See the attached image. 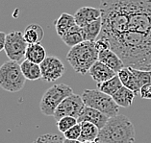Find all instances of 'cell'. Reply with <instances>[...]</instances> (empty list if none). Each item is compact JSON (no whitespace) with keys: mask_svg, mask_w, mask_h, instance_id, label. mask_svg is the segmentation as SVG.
I'll list each match as a JSON object with an SVG mask.
<instances>
[{"mask_svg":"<svg viewBox=\"0 0 151 143\" xmlns=\"http://www.w3.org/2000/svg\"><path fill=\"white\" fill-rule=\"evenodd\" d=\"M102 30L125 66L150 70L151 0H100Z\"/></svg>","mask_w":151,"mask_h":143,"instance_id":"6da1fadb","label":"cell"},{"mask_svg":"<svg viewBox=\"0 0 151 143\" xmlns=\"http://www.w3.org/2000/svg\"><path fill=\"white\" fill-rule=\"evenodd\" d=\"M135 127L127 116L117 114L109 118L106 125L99 131V143H134Z\"/></svg>","mask_w":151,"mask_h":143,"instance_id":"7a4b0ae2","label":"cell"},{"mask_svg":"<svg viewBox=\"0 0 151 143\" xmlns=\"http://www.w3.org/2000/svg\"><path fill=\"white\" fill-rule=\"evenodd\" d=\"M67 61L75 72L82 75L89 73L91 67L98 61L95 42L83 41L72 47L67 55Z\"/></svg>","mask_w":151,"mask_h":143,"instance_id":"3957f363","label":"cell"},{"mask_svg":"<svg viewBox=\"0 0 151 143\" xmlns=\"http://www.w3.org/2000/svg\"><path fill=\"white\" fill-rule=\"evenodd\" d=\"M82 99L86 107L97 109L110 118L117 115L119 112V107L114 101L113 97L98 89H85Z\"/></svg>","mask_w":151,"mask_h":143,"instance_id":"277c9868","label":"cell"},{"mask_svg":"<svg viewBox=\"0 0 151 143\" xmlns=\"http://www.w3.org/2000/svg\"><path fill=\"white\" fill-rule=\"evenodd\" d=\"M72 93V89L65 84L53 85L42 95V100L40 102V112L45 116H54L58 106Z\"/></svg>","mask_w":151,"mask_h":143,"instance_id":"5b68a950","label":"cell"},{"mask_svg":"<svg viewBox=\"0 0 151 143\" xmlns=\"http://www.w3.org/2000/svg\"><path fill=\"white\" fill-rule=\"evenodd\" d=\"M25 77L20 64L13 61L4 63L0 66V87L9 92H17L25 85Z\"/></svg>","mask_w":151,"mask_h":143,"instance_id":"8992f818","label":"cell"},{"mask_svg":"<svg viewBox=\"0 0 151 143\" xmlns=\"http://www.w3.org/2000/svg\"><path fill=\"white\" fill-rule=\"evenodd\" d=\"M28 43L24 39L23 33L20 31H12L7 34L4 51L10 61L18 63L25 58Z\"/></svg>","mask_w":151,"mask_h":143,"instance_id":"52a82bcc","label":"cell"},{"mask_svg":"<svg viewBox=\"0 0 151 143\" xmlns=\"http://www.w3.org/2000/svg\"><path fill=\"white\" fill-rule=\"evenodd\" d=\"M85 107L86 106L83 102L82 96L72 93L58 106L54 113V118L58 121L63 117L71 116L78 119Z\"/></svg>","mask_w":151,"mask_h":143,"instance_id":"ba28073f","label":"cell"},{"mask_svg":"<svg viewBox=\"0 0 151 143\" xmlns=\"http://www.w3.org/2000/svg\"><path fill=\"white\" fill-rule=\"evenodd\" d=\"M40 65L42 69V79L50 83L60 79L65 71L63 61L55 56L46 57Z\"/></svg>","mask_w":151,"mask_h":143,"instance_id":"9c48e42d","label":"cell"},{"mask_svg":"<svg viewBox=\"0 0 151 143\" xmlns=\"http://www.w3.org/2000/svg\"><path fill=\"white\" fill-rule=\"evenodd\" d=\"M74 18L76 24L83 28L93 21L101 18V11L99 8H94V7H81L75 12Z\"/></svg>","mask_w":151,"mask_h":143,"instance_id":"30bf717a","label":"cell"},{"mask_svg":"<svg viewBox=\"0 0 151 143\" xmlns=\"http://www.w3.org/2000/svg\"><path fill=\"white\" fill-rule=\"evenodd\" d=\"M109 118L110 117H108L104 113H102L101 112L97 111V109L91 107H85L77 120H78V123L91 122L96 126L99 130H101L106 125V123L108 122Z\"/></svg>","mask_w":151,"mask_h":143,"instance_id":"8fae6325","label":"cell"},{"mask_svg":"<svg viewBox=\"0 0 151 143\" xmlns=\"http://www.w3.org/2000/svg\"><path fill=\"white\" fill-rule=\"evenodd\" d=\"M89 74L93 78V80L95 81L97 84H101L114 78V77L117 75V73L114 71L112 68L107 66L106 64L101 63L100 61H97L91 67Z\"/></svg>","mask_w":151,"mask_h":143,"instance_id":"7c38bea8","label":"cell"},{"mask_svg":"<svg viewBox=\"0 0 151 143\" xmlns=\"http://www.w3.org/2000/svg\"><path fill=\"white\" fill-rule=\"evenodd\" d=\"M98 61L106 64L107 66L112 68L114 71L119 73L121 69L125 67L123 61L119 58L115 51H113L111 48L105 49L98 52Z\"/></svg>","mask_w":151,"mask_h":143,"instance_id":"4fadbf2b","label":"cell"},{"mask_svg":"<svg viewBox=\"0 0 151 143\" xmlns=\"http://www.w3.org/2000/svg\"><path fill=\"white\" fill-rule=\"evenodd\" d=\"M75 18L74 16L69 14L68 13H63L60 14L57 20H55V29H56L57 35L62 38L70 30V29L75 26Z\"/></svg>","mask_w":151,"mask_h":143,"instance_id":"5bb4252c","label":"cell"},{"mask_svg":"<svg viewBox=\"0 0 151 143\" xmlns=\"http://www.w3.org/2000/svg\"><path fill=\"white\" fill-rule=\"evenodd\" d=\"M46 58V51L40 43L36 44H28L26 53H25V60H28L32 63L40 64Z\"/></svg>","mask_w":151,"mask_h":143,"instance_id":"9a60e30c","label":"cell"},{"mask_svg":"<svg viewBox=\"0 0 151 143\" xmlns=\"http://www.w3.org/2000/svg\"><path fill=\"white\" fill-rule=\"evenodd\" d=\"M135 96H136V94L133 90H131L130 89H128V87L123 86L120 89L117 90L112 97L119 107L129 108L133 104Z\"/></svg>","mask_w":151,"mask_h":143,"instance_id":"2e32d148","label":"cell"},{"mask_svg":"<svg viewBox=\"0 0 151 143\" xmlns=\"http://www.w3.org/2000/svg\"><path fill=\"white\" fill-rule=\"evenodd\" d=\"M23 36L28 44L40 43L45 38V30L39 24H30L25 28Z\"/></svg>","mask_w":151,"mask_h":143,"instance_id":"e0dca14e","label":"cell"},{"mask_svg":"<svg viewBox=\"0 0 151 143\" xmlns=\"http://www.w3.org/2000/svg\"><path fill=\"white\" fill-rule=\"evenodd\" d=\"M20 68L26 80L37 81L42 79V69L40 64H34L28 60H24L20 64Z\"/></svg>","mask_w":151,"mask_h":143,"instance_id":"ac0fdd59","label":"cell"},{"mask_svg":"<svg viewBox=\"0 0 151 143\" xmlns=\"http://www.w3.org/2000/svg\"><path fill=\"white\" fill-rule=\"evenodd\" d=\"M61 39L64 41L65 44L67 46H69L70 48L80 44L81 42L85 41L82 28L78 26L77 24L75 26H73L65 36H63Z\"/></svg>","mask_w":151,"mask_h":143,"instance_id":"d6986e66","label":"cell"},{"mask_svg":"<svg viewBox=\"0 0 151 143\" xmlns=\"http://www.w3.org/2000/svg\"><path fill=\"white\" fill-rule=\"evenodd\" d=\"M102 30V20L101 18L93 21L90 24L86 25L82 28L83 36L85 41H91L95 42L98 39L99 35H100Z\"/></svg>","mask_w":151,"mask_h":143,"instance_id":"ffe728a7","label":"cell"},{"mask_svg":"<svg viewBox=\"0 0 151 143\" xmlns=\"http://www.w3.org/2000/svg\"><path fill=\"white\" fill-rule=\"evenodd\" d=\"M81 135L79 140L81 142L89 140H97L99 130L98 128L91 122H81Z\"/></svg>","mask_w":151,"mask_h":143,"instance_id":"44dd1931","label":"cell"},{"mask_svg":"<svg viewBox=\"0 0 151 143\" xmlns=\"http://www.w3.org/2000/svg\"><path fill=\"white\" fill-rule=\"evenodd\" d=\"M122 87H123L122 83H121V81L117 75L112 79L106 81L104 83L97 84V89L100 90L103 93L109 95V96H113Z\"/></svg>","mask_w":151,"mask_h":143,"instance_id":"7402d4cb","label":"cell"},{"mask_svg":"<svg viewBox=\"0 0 151 143\" xmlns=\"http://www.w3.org/2000/svg\"><path fill=\"white\" fill-rule=\"evenodd\" d=\"M117 76H119V78L120 79L121 83H122V85L124 87H126L128 89H130L131 90H133L136 95L139 94V89H138V87L135 83L133 73H132L130 67H128V66L123 67L119 73H117Z\"/></svg>","mask_w":151,"mask_h":143,"instance_id":"603a6c76","label":"cell"},{"mask_svg":"<svg viewBox=\"0 0 151 143\" xmlns=\"http://www.w3.org/2000/svg\"><path fill=\"white\" fill-rule=\"evenodd\" d=\"M130 69L133 73L136 85L139 90L143 86L151 84V70H142V69H137L134 67H130Z\"/></svg>","mask_w":151,"mask_h":143,"instance_id":"cb8c5ba5","label":"cell"},{"mask_svg":"<svg viewBox=\"0 0 151 143\" xmlns=\"http://www.w3.org/2000/svg\"><path fill=\"white\" fill-rule=\"evenodd\" d=\"M76 124H78V120L76 118L71 116H65L57 121V128L61 133L65 134V132L68 131L69 129H71Z\"/></svg>","mask_w":151,"mask_h":143,"instance_id":"d4e9b609","label":"cell"},{"mask_svg":"<svg viewBox=\"0 0 151 143\" xmlns=\"http://www.w3.org/2000/svg\"><path fill=\"white\" fill-rule=\"evenodd\" d=\"M64 137L54 134H46L39 137L33 143H64Z\"/></svg>","mask_w":151,"mask_h":143,"instance_id":"484cf974","label":"cell"},{"mask_svg":"<svg viewBox=\"0 0 151 143\" xmlns=\"http://www.w3.org/2000/svg\"><path fill=\"white\" fill-rule=\"evenodd\" d=\"M81 135V125L80 123L76 124L71 129H69L64 134V137L67 139H71V140H79Z\"/></svg>","mask_w":151,"mask_h":143,"instance_id":"4316f807","label":"cell"},{"mask_svg":"<svg viewBox=\"0 0 151 143\" xmlns=\"http://www.w3.org/2000/svg\"><path fill=\"white\" fill-rule=\"evenodd\" d=\"M139 95L142 99H151V84L143 86L139 90Z\"/></svg>","mask_w":151,"mask_h":143,"instance_id":"83f0119b","label":"cell"},{"mask_svg":"<svg viewBox=\"0 0 151 143\" xmlns=\"http://www.w3.org/2000/svg\"><path fill=\"white\" fill-rule=\"evenodd\" d=\"M6 36H7V34H5L4 32H0V52H1L2 50H4Z\"/></svg>","mask_w":151,"mask_h":143,"instance_id":"f1b7e54d","label":"cell"},{"mask_svg":"<svg viewBox=\"0 0 151 143\" xmlns=\"http://www.w3.org/2000/svg\"><path fill=\"white\" fill-rule=\"evenodd\" d=\"M64 143H82L80 140H71V139H64Z\"/></svg>","mask_w":151,"mask_h":143,"instance_id":"f546056e","label":"cell"},{"mask_svg":"<svg viewBox=\"0 0 151 143\" xmlns=\"http://www.w3.org/2000/svg\"><path fill=\"white\" fill-rule=\"evenodd\" d=\"M82 143H98L97 140H89V141H84Z\"/></svg>","mask_w":151,"mask_h":143,"instance_id":"4dcf8cb0","label":"cell"},{"mask_svg":"<svg viewBox=\"0 0 151 143\" xmlns=\"http://www.w3.org/2000/svg\"><path fill=\"white\" fill-rule=\"evenodd\" d=\"M149 67H150V70H151V58H150V61H149Z\"/></svg>","mask_w":151,"mask_h":143,"instance_id":"1f68e13d","label":"cell"},{"mask_svg":"<svg viewBox=\"0 0 151 143\" xmlns=\"http://www.w3.org/2000/svg\"><path fill=\"white\" fill-rule=\"evenodd\" d=\"M98 143H99V142H98Z\"/></svg>","mask_w":151,"mask_h":143,"instance_id":"d6a6232c","label":"cell"}]
</instances>
